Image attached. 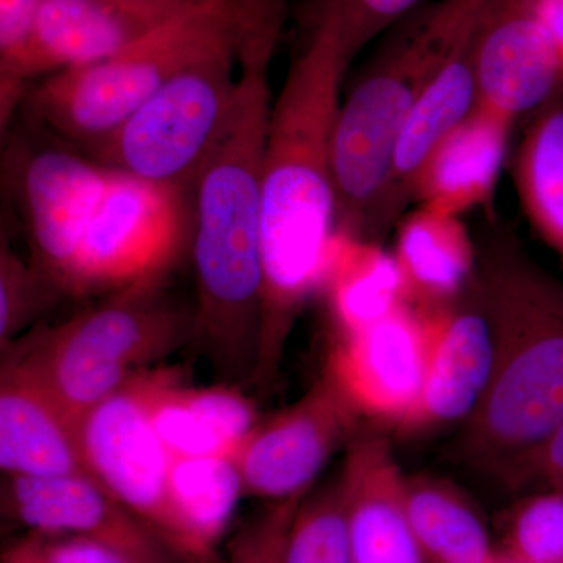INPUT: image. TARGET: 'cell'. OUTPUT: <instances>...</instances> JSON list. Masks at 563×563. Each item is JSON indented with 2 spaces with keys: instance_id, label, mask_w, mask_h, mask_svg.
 <instances>
[{
  "instance_id": "obj_1",
  "label": "cell",
  "mask_w": 563,
  "mask_h": 563,
  "mask_svg": "<svg viewBox=\"0 0 563 563\" xmlns=\"http://www.w3.org/2000/svg\"><path fill=\"white\" fill-rule=\"evenodd\" d=\"M352 58L335 24L313 31L269 114L262 163V309L252 383L272 391L299 314L324 287L339 228L332 140Z\"/></svg>"
},
{
  "instance_id": "obj_2",
  "label": "cell",
  "mask_w": 563,
  "mask_h": 563,
  "mask_svg": "<svg viewBox=\"0 0 563 563\" xmlns=\"http://www.w3.org/2000/svg\"><path fill=\"white\" fill-rule=\"evenodd\" d=\"M285 18H262L239 51L231 121L192 191L195 340L218 372L251 379L262 309V163L273 99L269 66Z\"/></svg>"
},
{
  "instance_id": "obj_3",
  "label": "cell",
  "mask_w": 563,
  "mask_h": 563,
  "mask_svg": "<svg viewBox=\"0 0 563 563\" xmlns=\"http://www.w3.org/2000/svg\"><path fill=\"white\" fill-rule=\"evenodd\" d=\"M474 274L493 368L457 454L499 476L563 421V282L507 233L493 236Z\"/></svg>"
},
{
  "instance_id": "obj_4",
  "label": "cell",
  "mask_w": 563,
  "mask_h": 563,
  "mask_svg": "<svg viewBox=\"0 0 563 563\" xmlns=\"http://www.w3.org/2000/svg\"><path fill=\"white\" fill-rule=\"evenodd\" d=\"M274 2L187 0L120 54L33 84L22 106L43 131L88 151L192 63L240 49L252 22Z\"/></svg>"
},
{
  "instance_id": "obj_5",
  "label": "cell",
  "mask_w": 563,
  "mask_h": 563,
  "mask_svg": "<svg viewBox=\"0 0 563 563\" xmlns=\"http://www.w3.org/2000/svg\"><path fill=\"white\" fill-rule=\"evenodd\" d=\"M191 339L195 312L173 302L162 285H146L14 340L2 363L32 377L79 428L135 374Z\"/></svg>"
},
{
  "instance_id": "obj_6",
  "label": "cell",
  "mask_w": 563,
  "mask_h": 563,
  "mask_svg": "<svg viewBox=\"0 0 563 563\" xmlns=\"http://www.w3.org/2000/svg\"><path fill=\"white\" fill-rule=\"evenodd\" d=\"M239 51L214 52L192 63L84 154L173 190L195 187L231 121Z\"/></svg>"
},
{
  "instance_id": "obj_7",
  "label": "cell",
  "mask_w": 563,
  "mask_h": 563,
  "mask_svg": "<svg viewBox=\"0 0 563 563\" xmlns=\"http://www.w3.org/2000/svg\"><path fill=\"white\" fill-rule=\"evenodd\" d=\"M184 195L111 169L81 240L70 295L162 285L191 232Z\"/></svg>"
},
{
  "instance_id": "obj_8",
  "label": "cell",
  "mask_w": 563,
  "mask_h": 563,
  "mask_svg": "<svg viewBox=\"0 0 563 563\" xmlns=\"http://www.w3.org/2000/svg\"><path fill=\"white\" fill-rule=\"evenodd\" d=\"M79 439L91 476L139 518L173 558L190 563L169 496L173 455L152 428L133 377L80 421Z\"/></svg>"
},
{
  "instance_id": "obj_9",
  "label": "cell",
  "mask_w": 563,
  "mask_h": 563,
  "mask_svg": "<svg viewBox=\"0 0 563 563\" xmlns=\"http://www.w3.org/2000/svg\"><path fill=\"white\" fill-rule=\"evenodd\" d=\"M111 169L69 144L14 147L9 185L32 250V265L57 292L73 290L81 240Z\"/></svg>"
},
{
  "instance_id": "obj_10",
  "label": "cell",
  "mask_w": 563,
  "mask_h": 563,
  "mask_svg": "<svg viewBox=\"0 0 563 563\" xmlns=\"http://www.w3.org/2000/svg\"><path fill=\"white\" fill-rule=\"evenodd\" d=\"M361 418L325 372L298 401L261 420L233 455L244 495L279 501L310 492L333 451L354 439Z\"/></svg>"
},
{
  "instance_id": "obj_11",
  "label": "cell",
  "mask_w": 563,
  "mask_h": 563,
  "mask_svg": "<svg viewBox=\"0 0 563 563\" xmlns=\"http://www.w3.org/2000/svg\"><path fill=\"white\" fill-rule=\"evenodd\" d=\"M429 343L428 312L402 303L383 320L340 335L325 372L361 417L401 428L420 401Z\"/></svg>"
},
{
  "instance_id": "obj_12",
  "label": "cell",
  "mask_w": 563,
  "mask_h": 563,
  "mask_svg": "<svg viewBox=\"0 0 563 563\" xmlns=\"http://www.w3.org/2000/svg\"><path fill=\"white\" fill-rule=\"evenodd\" d=\"M477 103L515 118L553 98L563 66L539 0H492L474 36Z\"/></svg>"
},
{
  "instance_id": "obj_13",
  "label": "cell",
  "mask_w": 563,
  "mask_h": 563,
  "mask_svg": "<svg viewBox=\"0 0 563 563\" xmlns=\"http://www.w3.org/2000/svg\"><path fill=\"white\" fill-rule=\"evenodd\" d=\"M2 512L29 531L96 540L147 563H169L172 558L92 477L3 476Z\"/></svg>"
},
{
  "instance_id": "obj_14",
  "label": "cell",
  "mask_w": 563,
  "mask_h": 563,
  "mask_svg": "<svg viewBox=\"0 0 563 563\" xmlns=\"http://www.w3.org/2000/svg\"><path fill=\"white\" fill-rule=\"evenodd\" d=\"M342 484L352 563H428L410 523L407 477L383 433L347 443Z\"/></svg>"
},
{
  "instance_id": "obj_15",
  "label": "cell",
  "mask_w": 563,
  "mask_h": 563,
  "mask_svg": "<svg viewBox=\"0 0 563 563\" xmlns=\"http://www.w3.org/2000/svg\"><path fill=\"white\" fill-rule=\"evenodd\" d=\"M133 379L173 457L235 455L261 422L257 404L235 385L196 387L174 369L147 368Z\"/></svg>"
},
{
  "instance_id": "obj_16",
  "label": "cell",
  "mask_w": 563,
  "mask_h": 563,
  "mask_svg": "<svg viewBox=\"0 0 563 563\" xmlns=\"http://www.w3.org/2000/svg\"><path fill=\"white\" fill-rule=\"evenodd\" d=\"M431 343L417 409L402 431H422L465 421L483 398L493 368V336L484 313L474 310H424Z\"/></svg>"
},
{
  "instance_id": "obj_17",
  "label": "cell",
  "mask_w": 563,
  "mask_h": 563,
  "mask_svg": "<svg viewBox=\"0 0 563 563\" xmlns=\"http://www.w3.org/2000/svg\"><path fill=\"white\" fill-rule=\"evenodd\" d=\"M0 468L3 476L92 477L79 428L49 393L7 363L0 373Z\"/></svg>"
},
{
  "instance_id": "obj_18",
  "label": "cell",
  "mask_w": 563,
  "mask_h": 563,
  "mask_svg": "<svg viewBox=\"0 0 563 563\" xmlns=\"http://www.w3.org/2000/svg\"><path fill=\"white\" fill-rule=\"evenodd\" d=\"M512 118L476 102L472 113L432 152L415 188L421 207L461 217L493 201Z\"/></svg>"
},
{
  "instance_id": "obj_19",
  "label": "cell",
  "mask_w": 563,
  "mask_h": 563,
  "mask_svg": "<svg viewBox=\"0 0 563 563\" xmlns=\"http://www.w3.org/2000/svg\"><path fill=\"white\" fill-rule=\"evenodd\" d=\"M150 29L107 0H44L21 79L31 90L33 80L107 60Z\"/></svg>"
},
{
  "instance_id": "obj_20",
  "label": "cell",
  "mask_w": 563,
  "mask_h": 563,
  "mask_svg": "<svg viewBox=\"0 0 563 563\" xmlns=\"http://www.w3.org/2000/svg\"><path fill=\"white\" fill-rule=\"evenodd\" d=\"M476 102L473 41L472 46L443 69L404 121L380 203L379 229L390 224L413 198L417 181L432 152L472 113Z\"/></svg>"
},
{
  "instance_id": "obj_21",
  "label": "cell",
  "mask_w": 563,
  "mask_h": 563,
  "mask_svg": "<svg viewBox=\"0 0 563 563\" xmlns=\"http://www.w3.org/2000/svg\"><path fill=\"white\" fill-rule=\"evenodd\" d=\"M407 301L426 310L443 309L468 284L477 258L461 217L424 209L404 222L396 244Z\"/></svg>"
},
{
  "instance_id": "obj_22",
  "label": "cell",
  "mask_w": 563,
  "mask_h": 563,
  "mask_svg": "<svg viewBox=\"0 0 563 563\" xmlns=\"http://www.w3.org/2000/svg\"><path fill=\"white\" fill-rule=\"evenodd\" d=\"M169 496L190 563L217 562V544L244 496L235 457H173Z\"/></svg>"
},
{
  "instance_id": "obj_23",
  "label": "cell",
  "mask_w": 563,
  "mask_h": 563,
  "mask_svg": "<svg viewBox=\"0 0 563 563\" xmlns=\"http://www.w3.org/2000/svg\"><path fill=\"white\" fill-rule=\"evenodd\" d=\"M324 287L340 335L361 331L409 302L396 258L344 235L336 239Z\"/></svg>"
},
{
  "instance_id": "obj_24",
  "label": "cell",
  "mask_w": 563,
  "mask_h": 563,
  "mask_svg": "<svg viewBox=\"0 0 563 563\" xmlns=\"http://www.w3.org/2000/svg\"><path fill=\"white\" fill-rule=\"evenodd\" d=\"M410 523L428 563H490V536L472 504L443 481L407 477Z\"/></svg>"
},
{
  "instance_id": "obj_25",
  "label": "cell",
  "mask_w": 563,
  "mask_h": 563,
  "mask_svg": "<svg viewBox=\"0 0 563 563\" xmlns=\"http://www.w3.org/2000/svg\"><path fill=\"white\" fill-rule=\"evenodd\" d=\"M518 198L533 231L563 255V102L537 118L514 161Z\"/></svg>"
},
{
  "instance_id": "obj_26",
  "label": "cell",
  "mask_w": 563,
  "mask_h": 563,
  "mask_svg": "<svg viewBox=\"0 0 563 563\" xmlns=\"http://www.w3.org/2000/svg\"><path fill=\"white\" fill-rule=\"evenodd\" d=\"M284 563H352L340 477L302 499L285 542Z\"/></svg>"
},
{
  "instance_id": "obj_27",
  "label": "cell",
  "mask_w": 563,
  "mask_h": 563,
  "mask_svg": "<svg viewBox=\"0 0 563 563\" xmlns=\"http://www.w3.org/2000/svg\"><path fill=\"white\" fill-rule=\"evenodd\" d=\"M499 553L518 563H563V493L553 488L518 503Z\"/></svg>"
},
{
  "instance_id": "obj_28",
  "label": "cell",
  "mask_w": 563,
  "mask_h": 563,
  "mask_svg": "<svg viewBox=\"0 0 563 563\" xmlns=\"http://www.w3.org/2000/svg\"><path fill=\"white\" fill-rule=\"evenodd\" d=\"M49 282L38 269L22 261L2 235L0 244V346L7 347L16 340L33 318L44 309L55 295Z\"/></svg>"
},
{
  "instance_id": "obj_29",
  "label": "cell",
  "mask_w": 563,
  "mask_h": 563,
  "mask_svg": "<svg viewBox=\"0 0 563 563\" xmlns=\"http://www.w3.org/2000/svg\"><path fill=\"white\" fill-rule=\"evenodd\" d=\"M43 2L0 0V129L3 135L29 92L21 79V68Z\"/></svg>"
},
{
  "instance_id": "obj_30",
  "label": "cell",
  "mask_w": 563,
  "mask_h": 563,
  "mask_svg": "<svg viewBox=\"0 0 563 563\" xmlns=\"http://www.w3.org/2000/svg\"><path fill=\"white\" fill-rule=\"evenodd\" d=\"M420 0H320L313 13L335 24L351 58Z\"/></svg>"
},
{
  "instance_id": "obj_31",
  "label": "cell",
  "mask_w": 563,
  "mask_h": 563,
  "mask_svg": "<svg viewBox=\"0 0 563 563\" xmlns=\"http://www.w3.org/2000/svg\"><path fill=\"white\" fill-rule=\"evenodd\" d=\"M0 563H147L110 544L81 537L25 533L2 551Z\"/></svg>"
},
{
  "instance_id": "obj_32",
  "label": "cell",
  "mask_w": 563,
  "mask_h": 563,
  "mask_svg": "<svg viewBox=\"0 0 563 563\" xmlns=\"http://www.w3.org/2000/svg\"><path fill=\"white\" fill-rule=\"evenodd\" d=\"M307 495L309 492L272 501L235 537L224 563H284L292 518Z\"/></svg>"
},
{
  "instance_id": "obj_33",
  "label": "cell",
  "mask_w": 563,
  "mask_h": 563,
  "mask_svg": "<svg viewBox=\"0 0 563 563\" xmlns=\"http://www.w3.org/2000/svg\"><path fill=\"white\" fill-rule=\"evenodd\" d=\"M499 476L515 485L544 483L554 485L563 481V421L539 446L510 463Z\"/></svg>"
},
{
  "instance_id": "obj_34",
  "label": "cell",
  "mask_w": 563,
  "mask_h": 563,
  "mask_svg": "<svg viewBox=\"0 0 563 563\" xmlns=\"http://www.w3.org/2000/svg\"><path fill=\"white\" fill-rule=\"evenodd\" d=\"M107 2L154 27L176 13L187 0H107Z\"/></svg>"
},
{
  "instance_id": "obj_35",
  "label": "cell",
  "mask_w": 563,
  "mask_h": 563,
  "mask_svg": "<svg viewBox=\"0 0 563 563\" xmlns=\"http://www.w3.org/2000/svg\"><path fill=\"white\" fill-rule=\"evenodd\" d=\"M539 9L553 35L563 66V0H539Z\"/></svg>"
},
{
  "instance_id": "obj_36",
  "label": "cell",
  "mask_w": 563,
  "mask_h": 563,
  "mask_svg": "<svg viewBox=\"0 0 563 563\" xmlns=\"http://www.w3.org/2000/svg\"><path fill=\"white\" fill-rule=\"evenodd\" d=\"M490 563H518V562L512 561V559L507 558V555H504L503 553H499V551H498V554H496L495 558H493V561Z\"/></svg>"
},
{
  "instance_id": "obj_37",
  "label": "cell",
  "mask_w": 563,
  "mask_h": 563,
  "mask_svg": "<svg viewBox=\"0 0 563 563\" xmlns=\"http://www.w3.org/2000/svg\"><path fill=\"white\" fill-rule=\"evenodd\" d=\"M551 487L558 488V490H561L563 493V481H562V483L551 485Z\"/></svg>"
}]
</instances>
